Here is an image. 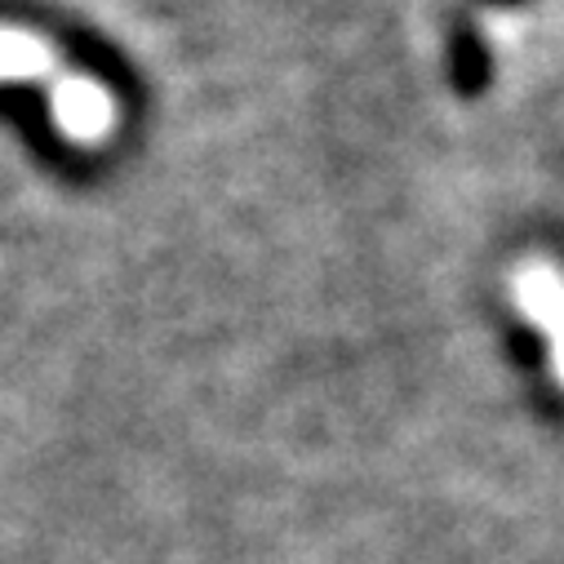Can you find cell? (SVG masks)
Instances as JSON below:
<instances>
[{
    "label": "cell",
    "instance_id": "cell-1",
    "mask_svg": "<svg viewBox=\"0 0 564 564\" xmlns=\"http://www.w3.org/2000/svg\"><path fill=\"white\" fill-rule=\"evenodd\" d=\"M50 116L58 124V133L67 143H102V138L116 133V120H120V107H116V94L85 76V72H58L50 80Z\"/></svg>",
    "mask_w": 564,
    "mask_h": 564
},
{
    "label": "cell",
    "instance_id": "cell-2",
    "mask_svg": "<svg viewBox=\"0 0 564 564\" xmlns=\"http://www.w3.org/2000/svg\"><path fill=\"white\" fill-rule=\"evenodd\" d=\"M516 307L546 334L551 343V369L555 382L564 387V275L551 262H524L511 275Z\"/></svg>",
    "mask_w": 564,
    "mask_h": 564
},
{
    "label": "cell",
    "instance_id": "cell-3",
    "mask_svg": "<svg viewBox=\"0 0 564 564\" xmlns=\"http://www.w3.org/2000/svg\"><path fill=\"white\" fill-rule=\"evenodd\" d=\"M58 76V54L45 36L0 23V85H50Z\"/></svg>",
    "mask_w": 564,
    "mask_h": 564
}]
</instances>
